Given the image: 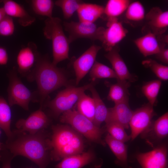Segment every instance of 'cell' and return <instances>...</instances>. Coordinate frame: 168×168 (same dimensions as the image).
I'll use <instances>...</instances> for the list:
<instances>
[{"instance_id": "cell-1", "label": "cell", "mask_w": 168, "mask_h": 168, "mask_svg": "<svg viewBox=\"0 0 168 168\" xmlns=\"http://www.w3.org/2000/svg\"><path fill=\"white\" fill-rule=\"evenodd\" d=\"M2 148L7 150L13 158L21 156L30 159L40 168H46L51 161L50 137L44 129L31 134L16 129L12 131Z\"/></svg>"}, {"instance_id": "cell-2", "label": "cell", "mask_w": 168, "mask_h": 168, "mask_svg": "<svg viewBox=\"0 0 168 168\" xmlns=\"http://www.w3.org/2000/svg\"><path fill=\"white\" fill-rule=\"evenodd\" d=\"M50 137L51 161H57L70 156L82 153L84 148L81 135L68 125L52 127Z\"/></svg>"}, {"instance_id": "cell-3", "label": "cell", "mask_w": 168, "mask_h": 168, "mask_svg": "<svg viewBox=\"0 0 168 168\" xmlns=\"http://www.w3.org/2000/svg\"><path fill=\"white\" fill-rule=\"evenodd\" d=\"M31 76L37 85L40 108L50 93L61 87L68 86V81L62 69L45 58L37 59Z\"/></svg>"}, {"instance_id": "cell-4", "label": "cell", "mask_w": 168, "mask_h": 168, "mask_svg": "<svg viewBox=\"0 0 168 168\" xmlns=\"http://www.w3.org/2000/svg\"><path fill=\"white\" fill-rule=\"evenodd\" d=\"M43 33L45 37L52 43L53 60L56 65L69 58V44L68 38L64 32L62 21L57 17L47 18L44 21Z\"/></svg>"}, {"instance_id": "cell-5", "label": "cell", "mask_w": 168, "mask_h": 168, "mask_svg": "<svg viewBox=\"0 0 168 168\" xmlns=\"http://www.w3.org/2000/svg\"><path fill=\"white\" fill-rule=\"evenodd\" d=\"M61 122L69 124L72 128L87 139L103 146L105 142L102 138L103 130L93 122L75 110L63 112L60 117Z\"/></svg>"}, {"instance_id": "cell-6", "label": "cell", "mask_w": 168, "mask_h": 168, "mask_svg": "<svg viewBox=\"0 0 168 168\" xmlns=\"http://www.w3.org/2000/svg\"><path fill=\"white\" fill-rule=\"evenodd\" d=\"M92 86V82L79 87L68 86L65 89L60 91L53 99L49 101L47 106L50 109L54 115L57 117L63 112L71 110L85 91Z\"/></svg>"}, {"instance_id": "cell-7", "label": "cell", "mask_w": 168, "mask_h": 168, "mask_svg": "<svg viewBox=\"0 0 168 168\" xmlns=\"http://www.w3.org/2000/svg\"><path fill=\"white\" fill-rule=\"evenodd\" d=\"M9 77L7 92L9 105H17L28 110L29 103L34 99L33 94L22 83L14 71L9 73Z\"/></svg>"}, {"instance_id": "cell-8", "label": "cell", "mask_w": 168, "mask_h": 168, "mask_svg": "<svg viewBox=\"0 0 168 168\" xmlns=\"http://www.w3.org/2000/svg\"><path fill=\"white\" fill-rule=\"evenodd\" d=\"M65 30L68 33V39L70 43L80 38H86L101 41L105 28L97 26L94 23L82 22L64 21Z\"/></svg>"}, {"instance_id": "cell-9", "label": "cell", "mask_w": 168, "mask_h": 168, "mask_svg": "<svg viewBox=\"0 0 168 168\" xmlns=\"http://www.w3.org/2000/svg\"><path fill=\"white\" fill-rule=\"evenodd\" d=\"M153 107L148 103L133 111L129 123L132 140L146 131L151 126L152 119L156 114Z\"/></svg>"}, {"instance_id": "cell-10", "label": "cell", "mask_w": 168, "mask_h": 168, "mask_svg": "<svg viewBox=\"0 0 168 168\" xmlns=\"http://www.w3.org/2000/svg\"><path fill=\"white\" fill-rule=\"evenodd\" d=\"M101 41L105 50L109 51L116 46L126 35L128 31L118 18H108Z\"/></svg>"}, {"instance_id": "cell-11", "label": "cell", "mask_w": 168, "mask_h": 168, "mask_svg": "<svg viewBox=\"0 0 168 168\" xmlns=\"http://www.w3.org/2000/svg\"><path fill=\"white\" fill-rule=\"evenodd\" d=\"M136 158L142 168H168L167 149L165 145L138 153Z\"/></svg>"}, {"instance_id": "cell-12", "label": "cell", "mask_w": 168, "mask_h": 168, "mask_svg": "<svg viewBox=\"0 0 168 168\" xmlns=\"http://www.w3.org/2000/svg\"><path fill=\"white\" fill-rule=\"evenodd\" d=\"M49 119L41 108L33 112L26 119H20L16 123L18 130L34 134L47 128Z\"/></svg>"}, {"instance_id": "cell-13", "label": "cell", "mask_w": 168, "mask_h": 168, "mask_svg": "<svg viewBox=\"0 0 168 168\" xmlns=\"http://www.w3.org/2000/svg\"><path fill=\"white\" fill-rule=\"evenodd\" d=\"M101 47L93 45L87 49L74 62L73 67L75 72L76 85L90 71L96 61L97 54Z\"/></svg>"}, {"instance_id": "cell-14", "label": "cell", "mask_w": 168, "mask_h": 168, "mask_svg": "<svg viewBox=\"0 0 168 168\" xmlns=\"http://www.w3.org/2000/svg\"><path fill=\"white\" fill-rule=\"evenodd\" d=\"M145 19L149 31L156 36L161 35L167 29L168 11H163L158 7H153L145 15Z\"/></svg>"}, {"instance_id": "cell-15", "label": "cell", "mask_w": 168, "mask_h": 168, "mask_svg": "<svg viewBox=\"0 0 168 168\" xmlns=\"http://www.w3.org/2000/svg\"><path fill=\"white\" fill-rule=\"evenodd\" d=\"M119 52V49L115 46L107 52L105 56L111 64L113 70L118 77L117 81H126L130 82H134L137 81V77L130 72Z\"/></svg>"}, {"instance_id": "cell-16", "label": "cell", "mask_w": 168, "mask_h": 168, "mask_svg": "<svg viewBox=\"0 0 168 168\" xmlns=\"http://www.w3.org/2000/svg\"><path fill=\"white\" fill-rule=\"evenodd\" d=\"M129 100L115 104L114 106L108 109V114L105 123L114 122L118 123L126 129L129 127V123L133 111L128 103Z\"/></svg>"}, {"instance_id": "cell-17", "label": "cell", "mask_w": 168, "mask_h": 168, "mask_svg": "<svg viewBox=\"0 0 168 168\" xmlns=\"http://www.w3.org/2000/svg\"><path fill=\"white\" fill-rule=\"evenodd\" d=\"M6 15L16 18L19 24L23 26L30 25L35 21V18L30 15L24 7L12 0L0 1Z\"/></svg>"}, {"instance_id": "cell-18", "label": "cell", "mask_w": 168, "mask_h": 168, "mask_svg": "<svg viewBox=\"0 0 168 168\" xmlns=\"http://www.w3.org/2000/svg\"><path fill=\"white\" fill-rule=\"evenodd\" d=\"M134 43L145 57L156 54L162 46L160 44L157 36L149 31L143 36L135 40Z\"/></svg>"}, {"instance_id": "cell-19", "label": "cell", "mask_w": 168, "mask_h": 168, "mask_svg": "<svg viewBox=\"0 0 168 168\" xmlns=\"http://www.w3.org/2000/svg\"><path fill=\"white\" fill-rule=\"evenodd\" d=\"M37 49L35 44L30 42L19 51L16 61L18 70L20 73L28 72L33 66L35 61Z\"/></svg>"}, {"instance_id": "cell-20", "label": "cell", "mask_w": 168, "mask_h": 168, "mask_svg": "<svg viewBox=\"0 0 168 168\" xmlns=\"http://www.w3.org/2000/svg\"><path fill=\"white\" fill-rule=\"evenodd\" d=\"M95 156L91 150L65 157L55 166V168H82L94 161Z\"/></svg>"}, {"instance_id": "cell-21", "label": "cell", "mask_w": 168, "mask_h": 168, "mask_svg": "<svg viewBox=\"0 0 168 168\" xmlns=\"http://www.w3.org/2000/svg\"><path fill=\"white\" fill-rule=\"evenodd\" d=\"M104 7L99 5L82 2L77 11L79 21L94 23L104 14Z\"/></svg>"}, {"instance_id": "cell-22", "label": "cell", "mask_w": 168, "mask_h": 168, "mask_svg": "<svg viewBox=\"0 0 168 168\" xmlns=\"http://www.w3.org/2000/svg\"><path fill=\"white\" fill-rule=\"evenodd\" d=\"M105 141L117 158V163L123 168H127V147L124 142L115 139L109 133L105 137Z\"/></svg>"}, {"instance_id": "cell-23", "label": "cell", "mask_w": 168, "mask_h": 168, "mask_svg": "<svg viewBox=\"0 0 168 168\" xmlns=\"http://www.w3.org/2000/svg\"><path fill=\"white\" fill-rule=\"evenodd\" d=\"M116 83L110 87L108 99L115 104L129 100V93L128 88L130 82L126 81H117Z\"/></svg>"}, {"instance_id": "cell-24", "label": "cell", "mask_w": 168, "mask_h": 168, "mask_svg": "<svg viewBox=\"0 0 168 168\" xmlns=\"http://www.w3.org/2000/svg\"><path fill=\"white\" fill-rule=\"evenodd\" d=\"M91 92L95 104V113L93 123L100 127L102 123L105 121L108 114V109L101 100L93 86L89 89Z\"/></svg>"}, {"instance_id": "cell-25", "label": "cell", "mask_w": 168, "mask_h": 168, "mask_svg": "<svg viewBox=\"0 0 168 168\" xmlns=\"http://www.w3.org/2000/svg\"><path fill=\"white\" fill-rule=\"evenodd\" d=\"M10 105L2 97H0V128L5 132L7 138L12 134L10 126L11 121V111Z\"/></svg>"}, {"instance_id": "cell-26", "label": "cell", "mask_w": 168, "mask_h": 168, "mask_svg": "<svg viewBox=\"0 0 168 168\" xmlns=\"http://www.w3.org/2000/svg\"><path fill=\"white\" fill-rule=\"evenodd\" d=\"M131 2L128 0H109L104 7V14L108 18H117L126 11Z\"/></svg>"}, {"instance_id": "cell-27", "label": "cell", "mask_w": 168, "mask_h": 168, "mask_svg": "<svg viewBox=\"0 0 168 168\" xmlns=\"http://www.w3.org/2000/svg\"><path fill=\"white\" fill-rule=\"evenodd\" d=\"M125 12V18L131 23L139 22L145 19V9L139 1L131 2Z\"/></svg>"}, {"instance_id": "cell-28", "label": "cell", "mask_w": 168, "mask_h": 168, "mask_svg": "<svg viewBox=\"0 0 168 168\" xmlns=\"http://www.w3.org/2000/svg\"><path fill=\"white\" fill-rule=\"evenodd\" d=\"M77 111L93 122L95 113V104L92 98L83 93L77 103Z\"/></svg>"}, {"instance_id": "cell-29", "label": "cell", "mask_w": 168, "mask_h": 168, "mask_svg": "<svg viewBox=\"0 0 168 168\" xmlns=\"http://www.w3.org/2000/svg\"><path fill=\"white\" fill-rule=\"evenodd\" d=\"M91 80L94 81L98 79L114 78L118 79L114 70L108 66L96 61L90 71Z\"/></svg>"}, {"instance_id": "cell-30", "label": "cell", "mask_w": 168, "mask_h": 168, "mask_svg": "<svg viewBox=\"0 0 168 168\" xmlns=\"http://www.w3.org/2000/svg\"><path fill=\"white\" fill-rule=\"evenodd\" d=\"M161 80H155L145 83L142 88L143 94L153 106L157 103V97L161 85Z\"/></svg>"}, {"instance_id": "cell-31", "label": "cell", "mask_w": 168, "mask_h": 168, "mask_svg": "<svg viewBox=\"0 0 168 168\" xmlns=\"http://www.w3.org/2000/svg\"><path fill=\"white\" fill-rule=\"evenodd\" d=\"M32 8L37 14L50 18L52 16L54 2L51 0H32L31 1Z\"/></svg>"}, {"instance_id": "cell-32", "label": "cell", "mask_w": 168, "mask_h": 168, "mask_svg": "<svg viewBox=\"0 0 168 168\" xmlns=\"http://www.w3.org/2000/svg\"><path fill=\"white\" fill-rule=\"evenodd\" d=\"M153 133L159 139H163L168 134V113L167 112L152 123Z\"/></svg>"}, {"instance_id": "cell-33", "label": "cell", "mask_w": 168, "mask_h": 168, "mask_svg": "<svg viewBox=\"0 0 168 168\" xmlns=\"http://www.w3.org/2000/svg\"><path fill=\"white\" fill-rule=\"evenodd\" d=\"M106 129L112 137L124 142L131 139L130 136L126 133L125 128L120 124L114 122L106 123Z\"/></svg>"}, {"instance_id": "cell-34", "label": "cell", "mask_w": 168, "mask_h": 168, "mask_svg": "<svg viewBox=\"0 0 168 168\" xmlns=\"http://www.w3.org/2000/svg\"><path fill=\"white\" fill-rule=\"evenodd\" d=\"M81 1L77 0H58L54 4L62 10L65 19L70 18L77 11Z\"/></svg>"}, {"instance_id": "cell-35", "label": "cell", "mask_w": 168, "mask_h": 168, "mask_svg": "<svg viewBox=\"0 0 168 168\" xmlns=\"http://www.w3.org/2000/svg\"><path fill=\"white\" fill-rule=\"evenodd\" d=\"M142 64L149 68L161 80L167 81L168 79V67L160 64L151 59L143 61Z\"/></svg>"}, {"instance_id": "cell-36", "label": "cell", "mask_w": 168, "mask_h": 168, "mask_svg": "<svg viewBox=\"0 0 168 168\" xmlns=\"http://www.w3.org/2000/svg\"><path fill=\"white\" fill-rule=\"evenodd\" d=\"M15 25L12 17L6 15L0 22V35L8 36L13 34Z\"/></svg>"}, {"instance_id": "cell-37", "label": "cell", "mask_w": 168, "mask_h": 168, "mask_svg": "<svg viewBox=\"0 0 168 168\" xmlns=\"http://www.w3.org/2000/svg\"><path fill=\"white\" fill-rule=\"evenodd\" d=\"M1 158L0 160L3 163L2 168H11V162L13 158L10 154H8L7 151L2 149L1 152Z\"/></svg>"}, {"instance_id": "cell-38", "label": "cell", "mask_w": 168, "mask_h": 168, "mask_svg": "<svg viewBox=\"0 0 168 168\" xmlns=\"http://www.w3.org/2000/svg\"><path fill=\"white\" fill-rule=\"evenodd\" d=\"M156 56L157 59L165 63L168 64V49L165 48L164 45L161 47L160 51Z\"/></svg>"}, {"instance_id": "cell-39", "label": "cell", "mask_w": 168, "mask_h": 168, "mask_svg": "<svg viewBox=\"0 0 168 168\" xmlns=\"http://www.w3.org/2000/svg\"><path fill=\"white\" fill-rule=\"evenodd\" d=\"M8 59V55L6 50L4 48L0 47V65L7 64Z\"/></svg>"}, {"instance_id": "cell-40", "label": "cell", "mask_w": 168, "mask_h": 168, "mask_svg": "<svg viewBox=\"0 0 168 168\" xmlns=\"http://www.w3.org/2000/svg\"><path fill=\"white\" fill-rule=\"evenodd\" d=\"M6 15L3 7H0V22Z\"/></svg>"}, {"instance_id": "cell-41", "label": "cell", "mask_w": 168, "mask_h": 168, "mask_svg": "<svg viewBox=\"0 0 168 168\" xmlns=\"http://www.w3.org/2000/svg\"><path fill=\"white\" fill-rule=\"evenodd\" d=\"M1 133V131H0V134ZM2 144L0 142V159H1V151H2Z\"/></svg>"}]
</instances>
